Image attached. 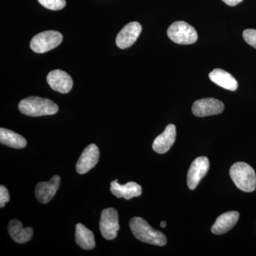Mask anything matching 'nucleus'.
<instances>
[{
	"mask_svg": "<svg viewBox=\"0 0 256 256\" xmlns=\"http://www.w3.org/2000/svg\"><path fill=\"white\" fill-rule=\"evenodd\" d=\"M119 229L117 210L114 208H108L102 210L100 216V230L104 238L106 240H114L117 237Z\"/></svg>",
	"mask_w": 256,
	"mask_h": 256,
	"instance_id": "obj_6",
	"label": "nucleus"
},
{
	"mask_svg": "<svg viewBox=\"0 0 256 256\" xmlns=\"http://www.w3.org/2000/svg\"><path fill=\"white\" fill-rule=\"evenodd\" d=\"M60 183V178L58 175H54L46 182L38 183L35 190L36 200L42 204L48 203L55 196Z\"/></svg>",
	"mask_w": 256,
	"mask_h": 256,
	"instance_id": "obj_12",
	"label": "nucleus"
},
{
	"mask_svg": "<svg viewBox=\"0 0 256 256\" xmlns=\"http://www.w3.org/2000/svg\"><path fill=\"white\" fill-rule=\"evenodd\" d=\"M47 82L55 92L67 94L73 87V80L66 72L56 69L47 76Z\"/></svg>",
	"mask_w": 256,
	"mask_h": 256,
	"instance_id": "obj_11",
	"label": "nucleus"
},
{
	"mask_svg": "<svg viewBox=\"0 0 256 256\" xmlns=\"http://www.w3.org/2000/svg\"><path fill=\"white\" fill-rule=\"evenodd\" d=\"M142 32V26L139 23L133 22L126 24L116 37V44L120 48L124 50L132 46L137 41Z\"/></svg>",
	"mask_w": 256,
	"mask_h": 256,
	"instance_id": "obj_10",
	"label": "nucleus"
},
{
	"mask_svg": "<svg viewBox=\"0 0 256 256\" xmlns=\"http://www.w3.org/2000/svg\"><path fill=\"white\" fill-rule=\"evenodd\" d=\"M8 232L10 236L18 244H26L30 242L34 235L31 227L23 228L22 224L18 220H13L8 224Z\"/></svg>",
	"mask_w": 256,
	"mask_h": 256,
	"instance_id": "obj_16",
	"label": "nucleus"
},
{
	"mask_svg": "<svg viewBox=\"0 0 256 256\" xmlns=\"http://www.w3.org/2000/svg\"><path fill=\"white\" fill-rule=\"evenodd\" d=\"M222 1L227 5H228V6H234L242 2V0H222Z\"/></svg>",
	"mask_w": 256,
	"mask_h": 256,
	"instance_id": "obj_23",
	"label": "nucleus"
},
{
	"mask_svg": "<svg viewBox=\"0 0 256 256\" xmlns=\"http://www.w3.org/2000/svg\"><path fill=\"white\" fill-rule=\"evenodd\" d=\"M224 110L223 102L213 98L195 101L192 106L193 114L200 118L220 114Z\"/></svg>",
	"mask_w": 256,
	"mask_h": 256,
	"instance_id": "obj_7",
	"label": "nucleus"
},
{
	"mask_svg": "<svg viewBox=\"0 0 256 256\" xmlns=\"http://www.w3.org/2000/svg\"><path fill=\"white\" fill-rule=\"evenodd\" d=\"M0 142L10 148L22 149L26 146V139L18 133L10 130L1 128L0 129Z\"/></svg>",
	"mask_w": 256,
	"mask_h": 256,
	"instance_id": "obj_19",
	"label": "nucleus"
},
{
	"mask_svg": "<svg viewBox=\"0 0 256 256\" xmlns=\"http://www.w3.org/2000/svg\"><path fill=\"white\" fill-rule=\"evenodd\" d=\"M176 139V127L170 124L165 128L164 132L156 138L152 144V149L158 154H164L169 151Z\"/></svg>",
	"mask_w": 256,
	"mask_h": 256,
	"instance_id": "obj_13",
	"label": "nucleus"
},
{
	"mask_svg": "<svg viewBox=\"0 0 256 256\" xmlns=\"http://www.w3.org/2000/svg\"><path fill=\"white\" fill-rule=\"evenodd\" d=\"M238 218V212L234 210L226 212L217 218L213 226L212 227V233L215 235H222L227 233L236 224Z\"/></svg>",
	"mask_w": 256,
	"mask_h": 256,
	"instance_id": "obj_15",
	"label": "nucleus"
},
{
	"mask_svg": "<svg viewBox=\"0 0 256 256\" xmlns=\"http://www.w3.org/2000/svg\"><path fill=\"white\" fill-rule=\"evenodd\" d=\"M244 40L249 45L256 48V30L248 28V30H244L242 33Z\"/></svg>",
	"mask_w": 256,
	"mask_h": 256,
	"instance_id": "obj_21",
	"label": "nucleus"
},
{
	"mask_svg": "<svg viewBox=\"0 0 256 256\" xmlns=\"http://www.w3.org/2000/svg\"><path fill=\"white\" fill-rule=\"evenodd\" d=\"M166 223L164 220H162V222H161V224H160V226H161L162 228H165V227H166Z\"/></svg>",
	"mask_w": 256,
	"mask_h": 256,
	"instance_id": "obj_24",
	"label": "nucleus"
},
{
	"mask_svg": "<svg viewBox=\"0 0 256 256\" xmlns=\"http://www.w3.org/2000/svg\"><path fill=\"white\" fill-rule=\"evenodd\" d=\"M38 2L46 9L50 10H60L65 8L66 0H38Z\"/></svg>",
	"mask_w": 256,
	"mask_h": 256,
	"instance_id": "obj_20",
	"label": "nucleus"
},
{
	"mask_svg": "<svg viewBox=\"0 0 256 256\" xmlns=\"http://www.w3.org/2000/svg\"><path fill=\"white\" fill-rule=\"evenodd\" d=\"M18 109L26 116L38 117L56 114L58 112V107L50 99L32 96L20 101Z\"/></svg>",
	"mask_w": 256,
	"mask_h": 256,
	"instance_id": "obj_2",
	"label": "nucleus"
},
{
	"mask_svg": "<svg viewBox=\"0 0 256 256\" xmlns=\"http://www.w3.org/2000/svg\"><path fill=\"white\" fill-rule=\"evenodd\" d=\"M110 191L117 198H124L130 200L133 197L142 194V188L134 182H130L126 184H120L117 180L111 182Z\"/></svg>",
	"mask_w": 256,
	"mask_h": 256,
	"instance_id": "obj_14",
	"label": "nucleus"
},
{
	"mask_svg": "<svg viewBox=\"0 0 256 256\" xmlns=\"http://www.w3.org/2000/svg\"><path fill=\"white\" fill-rule=\"evenodd\" d=\"M75 238L76 244L84 250H92L96 246L94 234L82 224L76 226Z\"/></svg>",
	"mask_w": 256,
	"mask_h": 256,
	"instance_id": "obj_18",
	"label": "nucleus"
},
{
	"mask_svg": "<svg viewBox=\"0 0 256 256\" xmlns=\"http://www.w3.org/2000/svg\"><path fill=\"white\" fill-rule=\"evenodd\" d=\"M208 77L212 82L220 86V87L226 89V90L234 92L238 88V82L236 78L232 74L226 72L223 69H214L208 75Z\"/></svg>",
	"mask_w": 256,
	"mask_h": 256,
	"instance_id": "obj_17",
	"label": "nucleus"
},
{
	"mask_svg": "<svg viewBox=\"0 0 256 256\" xmlns=\"http://www.w3.org/2000/svg\"><path fill=\"white\" fill-rule=\"evenodd\" d=\"M63 41V36L56 31H45L33 37L30 48L38 54L45 53L56 48Z\"/></svg>",
	"mask_w": 256,
	"mask_h": 256,
	"instance_id": "obj_5",
	"label": "nucleus"
},
{
	"mask_svg": "<svg viewBox=\"0 0 256 256\" xmlns=\"http://www.w3.org/2000/svg\"><path fill=\"white\" fill-rule=\"evenodd\" d=\"M230 176L236 186L245 192H252L256 188L255 171L250 165L242 162L235 163L230 169Z\"/></svg>",
	"mask_w": 256,
	"mask_h": 256,
	"instance_id": "obj_3",
	"label": "nucleus"
},
{
	"mask_svg": "<svg viewBox=\"0 0 256 256\" xmlns=\"http://www.w3.org/2000/svg\"><path fill=\"white\" fill-rule=\"evenodd\" d=\"M10 194L8 188L1 185L0 186V207L3 208L5 204L10 201Z\"/></svg>",
	"mask_w": 256,
	"mask_h": 256,
	"instance_id": "obj_22",
	"label": "nucleus"
},
{
	"mask_svg": "<svg viewBox=\"0 0 256 256\" xmlns=\"http://www.w3.org/2000/svg\"><path fill=\"white\" fill-rule=\"evenodd\" d=\"M130 228L134 236L141 242L158 246L166 245V238L164 234L152 228L150 225L140 217H133L131 218L130 220Z\"/></svg>",
	"mask_w": 256,
	"mask_h": 256,
	"instance_id": "obj_1",
	"label": "nucleus"
},
{
	"mask_svg": "<svg viewBox=\"0 0 256 256\" xmlns=\"http://www.w3.org/2000/svg\"><path fill=\"white\" fill-rule=\"evenodd\" d=\"M100 151L95 144H90L84 149L76 164L78 174H84L90 171L98 162Z\"/></svg>",
	"mask_w": 256,
	"mask_h": 256,
	"instance_id": "obj_9",
	"label": "nucleus"
},
{
	"mask_svg": "<svg viewBox=\"0 0 256 256\" xmlns=\"http://www.w3.org/2000/svg\"><path fill=\"white\" fill-rule=\"evenodd\" d=\"M168 35L172 41L178 44H192L198 40L196 30L185 22H175L168 30Z\"/></svg>",
	"mask_w": 256,
	"mask_h": 256,
	"instance_id": "obj_4",
	"label": "nucleus"
},
{
	"mask_svg": "<svg viewBox=\"0 0 256 256\" xmlns=\"http://www.w3.org/2000/svg\"><path fill=\"white\" fill-rule=\"evenodd\" d=\"M210 169V161L206 156H200L194 160L188 174V184L190 190H194L204 178Z\"/></svg>",
	"mask_w": 256,
	"mask_h": 256,
	"instance_id": "obj_8",
	"label": "nucleus"
}]
</instances>
